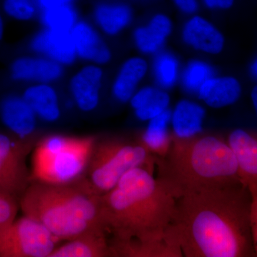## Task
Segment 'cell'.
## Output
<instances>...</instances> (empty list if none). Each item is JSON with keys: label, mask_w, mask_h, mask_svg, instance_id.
I'll use <instances>...</instances> for the list:
<instances>
[{"label": "cell", "mask_w": 257, "mask_h": 257, "mask_svg": "<svg viewBox=\"0 0 257 257\" xmlns=\"http://www.w3.org/2000/svg\"><path fill=\"white\" fill-rule=\"evenodd\" d=\"M250 96H251V103H252L253 107L254 109L257 117V84L251 89Z\"/></svg>", "instance_id": "35"}, {"label": "cell", "mask_w": 257, "mask_h": 257, "mask_svg": "<svg viewBox=\"0 0 257 257\" xmlns=\"http://www.w3.org/2000/svg\"><path fill=\"white\" fill-rule=\"evenodd\" d=\"M3 10L7 16L21 22L30 21L36 15L32 0H4Z\"/></svg>", "instance_id": "29"}, {"label": "cell", "mask_w": 257, "mask_h": 257, "mask_svg": "<svg viewBox=\"0 0 257 257\" xmlns=\"http://www.w3.org/2000/svg\"><path fill=\"white\" fill-rule=\"evenodd\" d=\"M64 67L43 56H21L10 67V77L19 83L53 84L63 76Z\"/></svg>", "instance_id": "12"}, {"label": "cell", "mask_w": 257, "mask_h": 257, "mask_svg": "<svg viewBox=\"0 0 257 257\" xmlns=\"http://www.w3.org/2000/svg\"><path fill=\"white\" fill-rule=\"evenodd\" d=\"M30 49L35 55L43 56L61 65H70L77 58L71 32L44 28L30 41Z\"/></svg>", "instance_id": "14"}, {"label": "cell", "mask_w": 257, "mask_h": 257, "mask_svg": "<svg viewBox=\"0 0 257 257\" xmlns=\"http://www.w3.org/2000/svg\"><path fill=\"white\" fill-rule=\"evenodd\" d=\"M250 194V228H251V237L253 250L257 256V185L248 184L246 186Z\"/></svg>", "instance_id": "31"}, {"label": "cell", "mask_w": 257, "mask_h": 257, "mask_svg": "<svg viewBox=\"0 0 257 257\" xmlns=\"http://www.w3.org/2000/svg\"><path fill=\"white\" fill-rule=\"evenodd\" d=\"M104 230L90 231L79 236L60 247H56L49 257L111 256Z\"/></svg>", "instance_id": "22"}, {"label": "cell", "mask_w": 257, "mask_h": 257, "mask_svg": "<svg viewBox=\"0 0 257 257\" xmlns=\"http://www.w3.org/2000/svg\"><path fill=\"white\" fill-rule=\"evenodd\" d=\"M150 69L148 62L141 56H134L125 60L111 84V94L115 100L128 102L140 87Z\"/></svg>", "instance_id": "16"}, {"label": "cell", "mask_w": 257, "mask_h": 257, "mask_svg": "<svg viewBox=\"0 0 257 257\" xmlns=\"http://www.w3.org/2000/svg\"><path fill=\"white\" fill-rule=\"evenodd\" d=\"M241 93V83L236 77L215 74L203 84L197 95L206 105L219 109L235 104Z\"/></svg>", "instance_id": "20"}, {"label": "cell", "mask_w": 257, "mask_h": 257, "mask_svg": "<svg viewBox=\"0 0 257 257\" xmlns=\"http://www.w3.org/2000/svg\"><path fill=\"white\" fill-rule=\"evenodd\" d=\"M0 119L14 138L34 145L38 118L23 96L10 94L2 99Z\"/></svg>", "instance_id": "9"}, {"label": "cell", "mask_w": 257, "mask_h": 257, "mask_svg": "<svg viewBox=\"0 0 257 257\" xmlns=\"http://www.w3.org/2000/svg\"><path fill=\"white\" fill-rule=\"evenodd\" d=\"M100 196L88 187L35 182L21 196L20 207L24 215L41 223L56 238L69 241L90 231H106Z\"/></svg>", "instance_id": "4"}, {"label": "cell", "mask_w": 257, "mask_h": 257, "mask_svg": "<svg viewBox=\"0 0 257 257\" xmlns=\"http://www.w3.org/2000/svg\"><path fill=\"white\" fill-rule=\"evenodd\" d=\"M95 139L51 135L35 145L31 180L50 184H69L87 168Z\"/></svg>", "instance_id": "5"}, {"label": "cell", "mask_w": 257, "mask_h": 257, "mask_svg": "<svg viewBox=\"0 0 257 257\" xmlns=\"http://www.w3.org/2000/svg\"><path fill=\"white\" fill-rule=\"evenodd\" d=\"M22 96L31 106L38 119L50 123L60 119L62 114L60 96L53 84H29Z\"/></svg>", "instance_id": "21"}, {"label": "cell", "mask_w": 257, "mask_h": 257, "mask_svg": "<svg viewBox=\"0 0 257 257\" xmlns=\"http://www.w3.org/2000/svg\"><path fill=\"white\" fill-rule=\"evenodd\" d=\"M77 57L90 64L104 65L111 59V51L95 26L79 21L71 31Z\"/></svg>", "instance_id": "15"}, {"label": "cell", "mask_w": 257, "mask_h": 257, "mask_svg": "<svg viewBox=\"0 0 257 257\" xmlns=\"http://www.w3.org/2000/svg\"><path fill=\"white\" fill-rule=\"evenodd\" d=\"M95 27L109 37L119 35L130 26L133 20L131 8L124 4H102L94 13Z\"/></svg>", "instance_id": "25"}, {"label": "cell", "mask_w": 257, "mask_h": 257, "mask_svg": "<svg viewBox=\"0 0 257 257\" xmlns=\"http://www.w3.org/2000/svg\"><path fill=\"white\" fill-rule=\"evenodd\" d=\"M34 145L0 133V192L16 198L30 185L26 157Z\"/></svg>", "instance_id": "8"}, {"label": "cell", "mask_w": 257, "mask_h": 257, "mask_svg": "<svg viewBox=\"0 0 257 257\" xmlns=\"http://www.w3.org/2000/svg\"><path fill=\"white\" fill-rule=\"evenodd\" d=\"M101 66L88 63L72 76L69 92L74 105L84 112H91L99 106L104 83Z\"/></svg>", "instance_id": "10"}, {"label": "cell", "mask_w": 257, "mask_h": 257, "mask_svg": "<svg viewBox=\"0 0 257 257\" xmlns=\"http://www.w3.org/2000/svg\"><path fill=\"white\" fill-rule=\"evenodd\" d=\"M203 2L210 10H228L234 5V0H203Z\"/></svg>", "instance_id": "33"}, {"label": "cell", "mask_w": 257, "mask_h": 257, "mask_svg": "<svg viewBox=\"0 0 257 257\" xmlns=\"http://www.w3.org/2000/svg\"><path fill=\"white\" fill-rule=\"evenodd\" d=\"M170 126L171 109H169L148 121L138 143L155 156L164 158L170 151L173 142Z\"/></svg>", "instance_id": "23"}, {"label": "cell", "mask_w": 257, "mask_h": 257, "mask_svg": "<svg viewBox=\"0 0 257 257\" xmlns=\"http://www.w3.org/2000/svg\"><path fill=\"white\" fill-rule=\"evenodd\" d=\"M128 102L138 119L148 121L170 109V96L167 90L157 85L143 86Z\"/></svg>", "instance_id": "24"}, {"label": "cell", "mask_w": 257, "mask_h": 257, "mask_svg": "<svg viewBox=\"0 0 257 257\" xmlns=\"http://www.w3.org/2000/svg\"><path fill=\"white\" fill-rule=\"evenodd\" d=\"M40 19L44 28L60 32H70L79 21L77 13L69 5L43 10Z\"/></svg>", "instance_id": "28"}, {"label": "cell", "mask_w": 257, "mask_h": 257, "mask_svg": "<svg viewBox=\"0 0 257 257\" xmlns=\"http://www.w3.org/2000/svg\"><path fill=\"white\" fill-rule=\"evenodd\" d=\"M172 1L184 14L192 15L197 11V0H172Z\"/></svg>", "instance_id": "32"}, {"label": "cell", "mask_w": 257, "mask_h": 257, "mask_svg": "<svg viewBox=\"0 0 257 257\" xmlns=\"http://www.w3.org/2000/svg\"><path fill=\"white\" fill-rule=\"evenodd\" d=\"M215 74L210 63L200 59H194L182 67L179 83L184 92L197 95L203 84Z\"/></svg>", "instance_id": "27"}, {"label": "cell", "mask_w": 257, "mask_h": 257, "mask_svg": "<svg viewBox=\"0 0 257 257\" xmlns=\"http://www.w3.org/2000/svg\"><path fill=\"white\" fill-rule=\"evenodd\" d=\"M109 243L111 256L183 257L180 248L165 238L153 241L111 239Z\"/></svg>", "instance_id": "19"}, {"label": "cell", "mask_w": 257, "mask_h": 257, "mask_svg": "<svg viewBox=\"0 0 257 257\" xmlns=\"http://www.w3.org/2000/svg\"><path fill=\"white\" fill-rule=\"evenodd\" d=\"M250 71L253 77L257 80V58L253 61L252 64L250 67Z\"/></svg>", "instance_id": "37"}, {"label": "cell", "mask_w": 257, "mask_h": 257, "mask_svg": "<svg viewBox=\"0 0 257 257\" xmlns=\"http://www.w3.org/2000/svg\"><path fill=\"white\" fill-rule=\"evenodd\" d=\"M206 111L197 101L184 99L171 109L172 138L186 140L202 133Z\"/></svg>", "instance_id": "18"}, {"label": "cell", "mask_w": 257, "mask_h": 257, "mask_svg": "<svg viewBox=\"0 0 257 257\" xmlns=\"http://www.w3.org/2000/svg\"><path fill=\"white\" fill-rule=\"evenodd\" d=\"M58 241L41 223L24 215L0 232V257H49Z\"/></svg>", "instance_id": "7"}, {"label": "cell", "mask_w": 257, "mask_h": 257, "mask_svg": "<svg viewBox=\"0 0 257 257\" xmlns=\"http://www.w3.org/2000/svg\"><path fill=\"white\" fill-rule=\"evenodd\" d=\"M181 38L189 48L204 55H219L225 47L222 32L200 15H192L184 23Z\"/></svg>", "instance_id": "11"}, {"label": "cell", "mask_w": 257, "mask_h": 257, "mask_svg": "<svg viewBox=\"0 0 257 257\" xmlns=\"http://www.w3.org/2000/svg\"><path fill=\"white\" fill-rule=\"evenodd\" d=\"M158 160L138 142L116 138L104 140L96 144L88 165L87 187L99 195L105 194L135 167L155 173Z\"/></svg>", "instance_id": "6"}, {"label": "cell", "mask_w": 257, "mask_h": 257, "mask_svg": "<svg viewBox=\"0 0 257 257\" xmlns=\"http://www.w3.org/2000/svg\"><path fill=\"white\" fill-rule=\"evenodd\" d=\"M249 211L241 183L188 193L177 199L165 238L185 257L253 256Z\"/></svg>", "instance_id": "1"}, {"label": "cell", "mask_w": 257, "mask_h": 257, "mask_svg": "<svg viewBox=\"0 0 257 257\" xmlns=\"http://www.w3.org/2000/svg\"><path fill=\"white\" fill-rule=\"evenodd\" d=\"M18 209L16 198L0 192V232L16 219Z\"/></svg>", "instance_id": "30"}, {"label": "cell", "mask_w": 257, "mask_h": 257, "mask_svg": "<svg viewBox=\"0 0 257 257\" xmlns=\"http://www.w3.org/2000/svg\"><path fill=\"white\" fill-rule=\"evenodd\" d=\"M176 201L155 173L135 167L100 196L103 224L112 239H164L175 215Z\"/></svg>", "instance_id": "2"}, {"label": "cell", "mask_w": 257, "mask_h": 257, "mask_svg": "<svg viewBox=\"0 0 257 257\" xmlns=\"http://www.w3.org/2000/svg\"><path fill=\"white\" fill-rule=\"evenodd\" d=\"M72 0H39L42 10L59 6V5H69Z\"/></svg>", "instance_id": "34"}, {"label": "cell", "mask_w": 257, "mask_h": 257, "mask_svg": "<svg viewBox=\"0 0 257 257\" xmlns=\"http://www.w3.org/2000/svg\"><path fill=\"white\" fill-rule=\"evenodd\" d=\"M156 170L157 178L176 199L203 189L241 183L227 142L214 135L173 139L167 156L159 158Z\"/></svg>", "instance_id": "3"}, {"label": "cell", "mask_w": 257, "mask_h": 257, "mask_svg": "<svg viewBox=\"0 0 257 257\" xmlns=\"http://www.w3.org/2000/svg\"><path fill=\"white\" fill-rule=\"evenodd\" d=\"M150 69L155 85L161 89L169 90L179 82L182 67L172 52L162 50L154 55Z\"/></svg>", "instance_id": "26"}, {"label": "cell", "mask_w": 257, "mask_h": 257, "mask_svg": "<svg viewBox=\"0 0 257 257\" xmlns=\"http://www.w3.org/2000/svg\"><path fill=\"white\" fill-rule=\"evenodd\" d=\"M237 164L241 183L257 185V135L243 128L233 130L226 139Z\"/></svg>", "instance_id": "13"}, {"label": "cell", "mask_w": 257, "mask_h": 257, "mask_svg": "<svg viewBox=\"0 0 257 257\" xmlns=\"http://www.w3.org/2000/svg\"><path fill=\"white\" fill-rule=\"evenodd\" d=\"M5 27L4 18H3V15H2L1 12H0V42L2 41L3 37H4Z\"/></svg>", "instance_id": "36"}, {"label": "cell", "mask_w": 257, "mask_h": 257, "mask_svg": "<svg viewBox=\"0 0 257 257\" xmlns=\"http://www.w3.org/2000/svg\"><path fill=\"white\" fill-rule=\"evenodd\" d=\"M172 32V20L165 14H157L145 25L135 29L133 32L134 44L143 55L154 56L163 50Z\"/></svg>", "instance_id": "17"}]
</instances>
